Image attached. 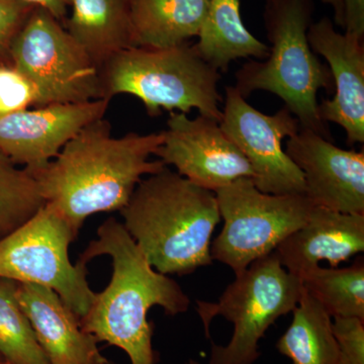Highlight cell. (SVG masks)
<instances>
[{"label": "cell", "instance_id": "5", "mask_svg": "<svg viewBox=\"0 0 364 364\" xmlns=\"http://www.w3.org/2000/svg\"><path fill=\"white\" fill-rule=\"evenodd\" d=\"M102 97L129 95L143 102L151 117L162 111L200 114L220 123L221 74L188 43L169 48L132 47L100 69Z\"/></svg>", "mask_w": 364, "mask_h": 364}, {"label": "cell", "instance_id": "28", "mask_svg": "<svg viewBox=\"0 0 364 364\" xmlns=\"http://www.w3.org/2000/svg\"><path fill=\"white\" fill-rule=\"evenodd\" d=\"M14 1L23 2L31 6L45 9L63 26L68 16L71 4V0H14Z\"/></svg>", "mask_w": 364, "mask_h": 364}, {"label": "cell", "instance_id": "22", "mask_svg": "<svg viewBox=\"0 0 364 364\" xmlns=\"http://www.w3.org/2000/svg\"><path fill=\"white\" fill-rule=\"evenodd\" d=\"M18 284L0 277V356L11 364H51L21 309Z\"/></svg>", "mask_w": 364, "mask_h": 364}, {"label": "cell", "instance_id": "10", "mask_svg": "<svg viewBox=\"0 0 364 364\" xmlns=\"http://www.w3.org/2000/svg\"><path fill=\"white\" fill-rule=\"evenodd\" d=\"M225 97L220 127L250 163L256 188L269 195H305L303 172L282 145L298 133L299 119L286 107L272 116L262 114L235 86H227Z\"/></svg>", "mask_w": 364, "mask_h": 364}, {"label": "cell", "instance_id": "21", "mask_svg": "<svg viewBox=\"0 0 364 364\" xmlns=\"http://www.w3.org/2000/svg\"><path fill=\"white\" fill-rule=\"evenodd\" d=\"M304 289L317 299L332 318H358L364 321V265L308 270L301 275Z\"/></svg>", "mask_w": 364, "mask_h": 364}, {"label": "cell", "instance_id": "8", "mask_svg": "<svg viewBox=\"0 0 364 364\" xmlns=\"http://www.w3.org/2000/svg\"><path fill=\"white\" fill-rule=\"evenodd\" d=\"M78 232L50 203L25 224L0 239V277L48 287L79 318L90 310L95 293L82 262L72 264L69 246Z\"/></svg>", "mask_w": 364, "mask_h": 364}, {"label": "cell", "instance_id": "14", "mask_svg": "<svg viewBox=\"0 0 364 364\" xmlns=\"http://www.w3.org/2000/svg\"><path fill=\"white\" fill-rule=\"evenodd\" d=\"M308 41L314 53L329 64L334 97L318 105L321 119L339 124L347 143H364V45L363 39L339 33L329 18L313 23Z\"/></svg>", "mask_w": 364, "mask_h": 364}, {"label": "cell", "instance_id": "32", "mask_svg": "<svg viewBox=\"0 0 364 364\" xmlns=\"http://www.w3.org/2000/svg\"><path fill=\"white\" fill-rule=\"evenodd\" d=\"M105 364H119V363H114V361H111V360H109V359H107V363H105Z\"/></svg>", "mask_w": 364, "mask_h": 364}, {"label": "cell", "instance_id": "12", "mask_svg": "<svg viewBox=\"0 0 364 364\" xmlns=\"http://www.w3.org/2000/svg\"><path fill=\"white\" fill-rule=\"evenodd\" d=\"M111 100L48 105L0 117V154L31 173L44 168L88 124L105 117Z\"/></svg>", "mask_w": 364, "mask_h": 364}, {"label": "cell", "instance_id": "9", "mask_svg": "<svg viewBox=\"0 0 364 364\" xmlns=\"http://www.w3.org/2000/svg\"><path fill=\"white\" fill-rule=\"evenodd\" d=\"M9 60L37 88L38 107L104 98L100 69L45 9H33L14 38Z\"/></svg>", "mask_w": 364, "mask_h": 364}, {"label": "cell", "instance_id": "26", "mask_svg": "<svg viewBox=\"0 0 364 364\" xmlns=\"http://www.w3.org/2000/svg\"><path fill=\"white\" fill-rule=\"evenodd\" d=\"M35 9L14 0H0V61L9 58L14 38Z\"/></svg>", "mask_w": 364, "mask_h": 364}, {"label": "cell", "instance_id": "31", "mask_svg": "<svg viewBox=\"0 0 364 364\" xmlns=\"http://www.w3.org/2000/svg\"><path fill=\"white\" fill-rule=\"evenodd\" d=\"M0 364H11V363H7L6 360H4V359L2 358L1 356H0Z\"/></svg>", "mask_w": 364, "mask_h": 364}, {"label": "cell", "instance_id": "7", "mask_svg": "<svg viewBox=\"0 0 364 364\" xmlns=\"http://www.w3.org/2000/svg\"><path fill=\"white\" fill-rule=\"evenodd\" d=\"M215 193L224 226L210 245V256L236 275L274 252L305 224L314 207L305 195L261 193L249 177Z\"/></svg>", "mask_w": 364, "mask_h": 364}, {"label": "cell", "instance_id": "29", "mask_svg": "<svg viewBox=\"0 0 364 364\" xmlns=\"http://www.w3.org/2000/svg\"><path fill=\"white\" fill-rule=\"evenodd\" d=\"M326 4H329L334 11L335 25L342 28L343 25V0H322Z\"/></svg>", "mask_w": 364, "mask_h": 364}, {"label": "cell", "instance_id": "2", "mask_svg": "<svg viewBox=\"0 0 364 364\" xmlns=\"http://www.w3.org/2000/svg\"><path fill=\"white\" fill-rule=\"evenodd\" d=\"M102 255L112 258V279L102 293L95 294L90 310L80 318L81 327L98 342L126 352L131 364H156L154 325L148 321V312L159 306L166 315L176 316L188 310L191 299L176 280L151 267L124 225L114 218L100 225L97 239L78 261L87 265Z\"/></svg>", "mask_w": 364, "mask_h": 364}, {"label": "cell", "instance_id": "30", "mask_svg": "<svg viewBox=\"0 0 364 364\" xmlns=\"http://www.w3.org/2000/svg\"><path fill=\"white\" fill-rule=\"evenodd\" d=\"M186 364H203L202 363H200V361L196 360V359H189L188 363Z\"/></svg>", "mask_w": 364, "mask_h": 364}, {"label": "cell", "instance_id": "11", "mask_svg": "<svg viewBox=\"0 0 364 364\" xmlns=\"http://www.w3.org/2000/svg\"><path fill=\"white\" fill-rule=\"evenodd\" d=\"M163 134L155 155L193 183L215 193L241 177L253 179L250 163L214 119L170 112Z\"/></svg>", "mask_w": 364, "mask_h": 364}, {"label": "cell", "instance_id": "18", "mask_svg": "<svg viewBox=\"0 0 364 364\" xmlns=\"http://www.w3.org/2000/svg\"><path fill=\"white\" fill-rule=\"evenodd\" d=\"M210 0H133L135 47L169 48L198 37Z\"/></svg>", "mask_w": 364, "mask_h": 364}, {"label": "cell", "instance_id": "15", "mask_svg": "<svg viewBox=\"0 0 364 364\" xmlns=\"http://www.w3.org/2000/svg\"><path fill=\"white\" fill-rule=\"evenodd\" d=\"M364 251V215L344 214L314 205L305 224L274 250L287 272L301 277L326 261L338 267Z\"/></svg>", "mask_w": 364, "mask_h": 364}, {"label": "cell", "instance_id": "16", "mask_svg": "<svg viewBox=\"0 0 364 364\" xmlns=\"http://www.w3.org/2000/svg\"><path fill=\"white\" fill-rule=\"evenodd\" d=\"M16 296L50 363H107L97 338L82 329L80 318L54 291L20 284Z\"/></svg>", "mask_w": 364, "mask_h": 364}, {"label": "cell", "instance_id": "20", "mask_svg": "<svg viewBox=\"0 0 364 364\" xmlns=\"http://www.w3.org/2000/svg\"><path fill=\"white\" fill-rule=\"evenodd\" d=\"M291 324L277 343L293 364H338L339 349L331 316L303 289Z\"/></svg>", "mask_w": 364, "mask_h": 364}, {"label": "cell", "instance_id": "23", "mask_svg": "<svg viewBox=\"0 0 364 364\" xmlns=\"http://www.w3.org/2000/svg\"><path fill=\"white\" fill-rule=\"evenodd\" d=\"M45 203L33 174L0 154V239L25 224Z\"/></svg>", "mask_w": 364, "mask_h": 364}, {"label": "cell", "instance_id": "25", "mask_svg": "<svg viewBox=\"0 0 364 364\" xmlns=\"http://www.w3.org/2000/svg\"><path fill=\"white\" fill-rule=\"evenodd\" d=\"M333 331L338 343V364H364V321L335 317Z\"/></svg>", "mask_w": 364, "mask_h": 364}, {"label": "cell", "instance_id": "6", "mask_svg": "<svg viewBox=\"0 0 364 364\" xmlns=\"http://www.w3.org/2000/svg\"><path fill=\"white\" fill-rule=\"evenodd\" d=\"M303 289L301 279L287 272L272 253L236 275L219 301H196L208 338L210 323L218 316L234 324L229 343L212 344L210 364L255 363L260 339L277 318L293 312Z\"/></svg>", "mask_w": 364, "mask_h": 364}, {"label": "cell", "instance_id": "4", "mask_svg": "<svg viewBox=\"0 0 364 364\" xmlns=\"http://www.w3.org/2000/svg\"><path fill=\"white\" fill-rule=\"evenodd\" d=\"M314 0H267L264 23L269 55L262 62L250 61L237 72L235 87L244 98L257 90L282 98L301 124L331 141L321 119L318 91H334L331 72L311 49L308 31L312 25Z\"/></svg>", "mask_w": 364, "mask_h": 364}, {"label": "cell", "instance_id": "24", "mask_svg": "<svg viewBox=\"0 0 364 364\" xmlns=\"http://www.w3.org/2000/svg\"><path fill=\"white\" fill-rule=\"evenodd\" d=\"M39 93L11 62L0 61V117L38 107Z\"/></svg>", "mask_w": 364, "mask_h": 364}, {"label": "cell", "instance_id": "1", "mask_svg": "<svg viewBox=\"0 0 364 364\" xmlns=\"http://www.w3.org/2000/svg\"><path fill=\"white\" fill-rule=\"evenodd\" d=\"M163 141V132L114 136L102 117L79 131L51 162L32 174L46 203L79 232L90 215L123 210L143 176L166 167L150 160Z\"/></svg>", "mask_w": 364, "mask_h": 364}, {"label": "cell", "instance_id": "3", "mask_svg": "<svg viewBox=\"0 0 364 364\" xmlns=\"http://www.w3.org/2000/svg\"><path fill=\"white\" fill-rule=\"evenodd\" d=\"M119 213L158 272L183 277L212 264L210 241L221 221L214 191L165 167L142 179Z\"/></svg>", "mask_w": 364, "mask_h": 364}, {"label": "cell", "instance_id": "17", "mask_svg": "<svg viewBox=\"0 0 364 364\" xmlns=\"http://www.w3.org/2000/svg\"><path fill=\"white\" fill-rule=\"evenodd\" d=\"M133 0H71L64 26L98 69L123 50L135 47Z\"/></svg>", "mask_w": 364, "mask_h": 364}, {"label": "cell", "instance_id": "19", "mask_svg": "<svg viewBox=\"0 0 364 364\" xmlns=\"http://www.w3.org/2000/svg\"><path fill=\"white\" fill-rule=\"evenodd\" d=\"M195 45L200 57L218 71L226 72L237 59H267L269 46L249 32L240 13V0H210Z\"/></svg>", "mask_w": 364, "mask_h": 364}, {"label": "cell", "instance_id": "27", "mask_svg": "<svg viewBox=\"0 0 364 364\" xmlns=\"http://www.w3.org/2000/svg\"><path fill=\"white\" fill-rule=\"evenodd\" d=\"M342 30L364 39V0H343Z\"/></svg>", "mask_w": 364, "mask_h": 364}, {"label": "cell", "instance_id": "13", "mask_svg": "<svg viewBox=\"0 0 364 364\" xmlns=\"http://www.w3.org/2000/svg\"><path fill=\"white\" fill-rule=\"evenodd\" d=\"M286 153L303 172L305 196L315 207L364 215V152L343 150L301 128Z\"/></svg>", "mask_w": 364, "mask_h": 364}]
</instances>
